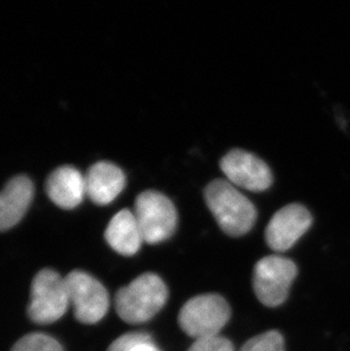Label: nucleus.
<instances>
[{
  "instance_id": "obj_9",
  "label": "nucleus",
  "mask_w": 350,
  "mask_h": 351,
  "mask_svg": "<svg viewBox=\"0 0 350 351\" xmlns=\"http://www.w3.org/2000/svg\"><path fill=\"white\" fill-rule=\"evenodd\" d=\"M311 213L299 204L284 206L272 216L265 230V240L275 252L290 249L311 228Z\"/></svg>"
},
{
  "instance_id": "obj_16",
  "label": "nucleus",
  "mask_w": 350,
  "mask_h": 351,
  "mask_svg": "<svg viewBox=\"0 0 350 351\" xmlns=\"http://www.w3.org/2000/svg\"><path fill=\"white\" fill-rule=\"evenodd\" d=\"M152 335L145 332H130L126 335H121L113 341L112 345L109 346L107 351H133V349L145 343V342H152Z\"/></svg>"
},
{
  "instance_id": "obj_14",
  "label": "nucleus",
  "mask_w": 350,
  "mask_h": 351,
  "mask_svg": "<svg viewBox=\"0 0 350 351\" xmlns=\"http://www.w3.org/2000/svg\"><path fill=\"white\" fill-rule=\"evenodd\" d=\"M10 351H64L56 339L45 333H30L24 335L13 346Z\"/></svg>"
},
{
  "instance_id": "obj_17",
  "label": "nucleus",
  "mask_w": 350,
  "mask_h": 351,
  "mask_svg": "<svg viewBox=\"0 0 350 351\" xmlns=\"http://www.w3.org/2000/svg\"><path fill=\"white\" fill-rule=\"evenodd\" d=\"M188 351H235L229 339L215 335L209 338L197 339Z\"/></svg>"
},
{
  "instance_id": "obj_18",
  "label": "nucleus",
  "mask_w": 350,
  "mask_h": 351,
  "mask_svg": "<svg viewBox=\"0 0 350 351\" xmlns=\"http://www.w3.org/2000/svg\"><path fill=\"white\" fill-rule=\"evenodd\" d=\"M133 351H162L161 349L157 348L156 347L154 341L152 342H145V343H141V345L138 346L136 348L133 349Z\"/></svg>"
},
{
  "instance_id": "obj_8",
  "label": "nucleus",
  "mask_w": 350,
  "mask_h": 351,
  "mask_svg": "<svg viewBox=\"0 0 350 351\" xmlns=\"http://www.w3.org/2000/svg\"><path fill=\"white\" fill-rule=\"evenodd\" d=\"M220 166L229 182L248 191H264L273 182V176L268 164L245 150L229 152L222 158Z\"/></svg>"
},
{
  "instance_id": "obj_12",
  "label": "nucleus",
  "mask_w": 350,
  "mask_h": 351,
  "mask_svg": "<svg viewBox=\"0 0 350 351\" xmlns=\"http://www.w3.org/2000/svg\"><path fill=\"white\" fill-rule=\"evenodd\" d=\"M46 191L60 208H75L86 195V176L73 166H62L48 176Z\"/></svg>"
},
{
  "instance_id": "obj_13",
  "label": "nucleus",
  "mask_w": 350,
  "mask_h": 351,
  "mask_svg": "<svg viewBox=\"0 0 350 351\" xmlns=\"http://www.w3.org/2000/svg\"><path fill=\"white\" fill-rule=\"evenodd\" d=\"M105 239L119 255L132 256L139 252L143 238L135 213L122 209L113 216L106 229Z\"/></svg>"
},
{
  "instance_id": "obj_7",
  "label": "nucleus",
  "mask_w": 350,
  "mask_h": 351,
  "mask_svg": "<svg viewBox=\"0 0 350 351\" xmlns=\"http://www.w3.org/2000/svg\"><path fill=\"white\" fill-rule=\"evenodd\" d=\"M65 281L76 319L88 325L102 321L109 309V295L105 287L93 275L80 269L69 273Z\"/></svg>"
},
{
  "instance_id": "obj_2",
  "label": "nucleus",
  "mask_w": 350,
  "mask_h": 351,
  "mask_svg": "<svg viewBox=\"0 0 350 351\" xmlns=\"http://www.w3.org/2000/svg\"><path fill=\"white\" fill-rule=\"evenodd\" d=\"M169 298L165 282L154 273H145L115 295V308L119 317L130 324H141L152 319Z\"/></svg>"
},
{
  "instance_id": "obj_15",
  "label": "nucleus",
  "mask_w": 350,
  "mask_h": 351,
  "mask_svg": "<svg viewBox=\"0 0 350 351\" xmlns=\"http://www.w3.org/2000/svg\"><path fill=\"white\" fill-rule=\"evenodd\" d=\"M240 351H285L283 337L278 331L265 332L248 340Z\"/></svg>"
},
{
  "instance_id": "obj_11",
  "label": "nucleus",
  "mask_w": 350,
  "mask_h": 351,
  "mask_svg": "<svg viewBox=\"0 0 350 351\" xmlns=\"http://www.w3.org/2000/svg\"><path fill=\"white\" fill-rule=\"evenodd\" d=\"M34 195V183L27 176H15L7 183L0 193V232L12 229L21 222Z\"/></svg>"
},
{
  "instance_id": "obj_4",
  "label": "nucleus",
  "mask_w": 350,
  "mask_h": 351,
  "mask_svg": "<svg viewBox=\"0 0 350 351\" xmlns=\"http://www.w3.org/2000/svg\"><path fill=\"white\" fill-rule=\"evenodd\" d=\"M231 316V309L223 297L215 293L197 295L185 302L178 324L189 337L197 339L220 335Z\"/></svg>"
},
{
  "instance_id": "obj_6",
  "label": "nucleus",
  "mask_w": 350,
  "mask_h": 351,
  "mask_svg": "<svg viewBox=\"0 0 350 351\" xmlns=\"http://www.w3.org/2000/svg\"><path fill=\"white\" fill-rule=\"evenodd\" d=\"M297 273L296 264L285 257L275 255L261 258L254 269L255 295L268 307L282 305Z\"/></svg>"
},
{
  "instance_id": "obj_5",
  "label": "nucleus",
  "mask_w": 350,
  "mask_h": 351,
  "mask_svg": "<svg viewBox=\"0 0 350 351\" xmlns=\"http://www.w3.org/2000/svg\"><path fill=\"white\" fill-rule=\"evenodd\" d=\"M136 216L143 242L155 245L174 234L178 226V213L165 195L147 190L140 193L135 204Z\"/></svg>"
},
{
  "instance_id": "obj_10",
  "label": "nucleus",
  "mask_w": 350,
  "mask_h": 351,
  "mask_svg": "<svg viewBox=\"0 0 350 351\" xmlns=\"http://www.w3.org/2000/svg\"><path fill=\"white\" fill-rule=\"evenodd\" d=\"M86 197L97 205L114 202L126 186V176L119 166L110 162H98L86 176Z\"/></svg>"
},
{
  "instance_id": "obj_1",
  "label": "nucleus",
  "mask_w": 350,
  "mask_h": 351,
  "mask_svg": "<svg viewBox=\"0 0 350 351\" xmlns=\"http://www.w3.org/2000/svg\"><path fill=\"white\" fill-rule=\"evenodd\" d=\"M206 204L228 235L242 237L250 231L257 217L254 204L228 180H215L205 189Z\"/></svg>"
},
{
  "instance_id": "obj_3",
  "label": "nucleus",
  "mask_w": 350,
  "mask_h": 351,
  "mask_svg": "<svg viewBox=\"0 0 350 351\" xmlns=\"http://www.w3.org/2000/svg\"><path fill=\"white\" fill-rule=\"evenodd\" d=\"M70 308L67 281L60 273L50 269H41L31 285L30 304L27 315L36 324H51L60 321Z\"/></svg>"
}]
</instances>
